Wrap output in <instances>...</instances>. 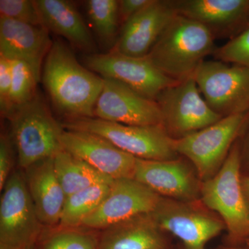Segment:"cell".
Returning <instances> with one entry per match:
<instances>
[{
  "mask_svg": "<svg viewBox=\"0 0 249 249\" xmlns=\"http://www.w3.org/2000/svg\"><path fill=\"white\" fill-rule=\"evenodd\" d=\"M242 185L246 199L249 205V176L242 178Z\"/></svg>",
  "mask_w": 249,
  "mask_h": 249,
  "instance_id": "1f68e13d",
  "label": "cell"
},
{
  "mask_svg": "<svg viewBox=\"0 0 249 249\" xmlns=\"http://www.w3.org/2000/svg\"><path fill=\"white\" fill-rule=\"evenodd\" d=\"M53 158L23 170L36 213L45 229L58 227L67 198L55 173Z\"/></svg>",
  "mask_w": 249,
  "mask_h": 249,
  "instance_id": "d6986e66",
  "label": "cell"
},
{
  "mask_svg": "<svg viewBox=\"0 0 249 249\" xmlns=\"http://www.w3.org/2000/svg\"><path fill=\"white\" fill-rule=\"evenodd\" d=\"M161 197L134 178L114 180L107 197L85 219L81 227L99 232L137 216L150 214Z\"/></svg>",
  "mask_w": 249,
  "mask_h": 249,
  "instance_id": "7c38bea8",
  "label": "cell"
},
{
  "mask_svg": "<svg viewBox=\"0 0 249 249\" xmlns=\"http://www.w3.org/2000/svg\"><path fill=\"white\" fill-rule=\"evenodd\" d=\"M41 24L86 54L96 53L89 29L73 4L66 0H35Z\"/></svg>",
  "mask_w": 249,
  "mask_h": 249,
  "instance_id": "ffe728a7",
  "label": "cell"
},
{
  "mask_svg": "<svg viewBox=\"0 0 249 249\" xmlns=\"http://www.w3.org/2000/svg\"><path fill=\"white\" fill-rule=\"evenodd\" d=\"M112 183L94 185L67 196L58 227H81L85 219L94 213L107 197Z\"/></svg>",
  "mask_w": 249,
  "mask_h": 249,
  "instance_id": "603a6c76",
  "label": "cell"
},
{
  "mask_svg": "<svg viewBox=\"0 0 249 249\" xmlns=\"http://www.w3.org/2000/svg\"><path fill=\"white\" fill-rule=\"evenodd\" d=\"M1 192L0 249L35 248L45 228L36 213L23 170H14Z\"/></svg>",
  "mask_w": 249,
  "mask_h": 249,
  "instance_id": "52a82bcc",
  "label": "cell"
},
{
  "mask_svg": "<svg viewBox=\"0 0 249 249\" xmlns=\"http://www.w3.org/2000/svg\"><path fill=\"white\" fill-rule=\"evenodd\" d=\"M94 118L129 125L163 124L158 104L121 82L103 78V87L94 107Z\"/></svg>",
  "mask_w": 249,
  "mask_h": 249,
  "instance_id": "4fadbf2b",
  "label": "cell"
},
{
  "mask_svg": "<svg viewBox=\"0 0 249 249\" xmlns=\"http://www.w3.org/2000/svg\"><path fill=\"white\" fill-rule=\"evenodd\" d=\"M134 178L162 197L193 201L200 196L197 177L185 160L137 159Z\"/></svg>",
  "mask_w": 249,
  "mask_h": 249,
  "instance_id": "2e32d148",
  "label": "cell"
},
{
  "mask_svg": "<svg viewBox=\"0 0 249 249\" xmlns=\"http://www.w3.org/2000/svg\"><path fill=\"white\" fill-rule=\"evenodd\" d=\"M35 249H98V233L83 227L45 229Z\"/></svg>",
  "mask_w": 249,
  "mask_h": 249,
  "instance_id": "d4e9b609",
  "label": "cell"
},
{
  "mask_svg": "<svg viewBox=\"0 0 249 249\" xmlns=\"http://www.w3.org/2000/svg\"><path fill=\"white\" fill-rule=\"evenodd\" d=\"M67 130L85 131L98 134L123 151L143 160H165L178 158L170 137L163 124L129 125L85 118L61 123Z\"/></svg>",
  "mask_w": 249,
  "mask_h": 249,
  "instance_id": "5b68a950",
  "label": "cell"
},
{
  "mask_svg": "<svg viewBox=\"0 0 249 249\" xmlns=\"http://www.w3.org/2000/svg\"><path fill=\"white\" fill-rule=\"evenodd\" d=\"M52 44L49 31L42 26L0 17V55L27 62L40 78Z\"/></svg>",
  "mask_w": 249,
  "mask_h": 249,
  "instance_id": "ac0fdd59",
  "label": "cell"
},
{
  "mask_svg": "<svg viewBox=\"0 0 249 249\" xmlns=\"http://www.w3.org/2000/svg\"><path fill=\"white\" fill-rule=\"evenodd\" d=\"M229 249H249V247H247V248H231Z\"/></svg>",
  "mask_w": 249,
  "mask_h": 249,
  "instance_id": "e575fe53",
  "label": "cell"
},
{
  "mask_svg": "<svg viewBox=\"0 0 249 249\" xmlns=\"http://www.w3.org/2000/svg\"><path fill=\"white\" fill-rule=\"evenodd\" d=\"M61 143L63 150L112 179L134 178L137 158L98 134L65 129Z\"/></svg>",
  "mask_w": 249,
  "mask_h": 249,
  "instance_id": "5bb4252c",
  "label": "cell"
},
{
  "mask_svg": "<svg viewBox=\"0 0 249 249\" xmlns=\"http://www.w3.org/2000/svg\"><path fill=\"white\" fill-rule=\"evenodd\" d=\"M35 249V248H34V249Z\"/></svg>",
  "mask_w": 249,
  "mask_h": 249,
  "instance_id": "d590c367",
  "label": "cell"
},
{
  "mask_svg": "<svg viewBox=\"0 0 249 249\" xmlns=\"http://www.w3.org/2000/svg\"><path fill=\"white\" fill-rule=\"evenodd\" d=\"M242 149L238 140L232 145L221 168L201 183L200 197L206 207L217 213L232 241L249 236V205L240 175Z\"/></svg>",
  "mask_w": 249,
  "mask_h": 249,
  "instance_id": "277c9868",
  "label": "cell"
},
{
  "mask_svg": "<svg viewBox=\"0 0 249 249\" xmlns=\"http://www.w3.org/2000/svg\"><path fill=\"white\" fill-rule=\"evenodd\" d=\"M11 137L18 156L19 169L53 158L63 150L61 138L65 129L53 117L40 93L29 102L13 108L7 116Z\"/></svg>",
  "mask_w": 249,
  "mask_h": 249,
  "instance_id": "3957f363",
  "label": "cell"
},
{
  "mask_svg": "<svg viewBox=\"0 0 249 249\" xmlns=\"http://www.w3.org/2000/svg\"><path fill=\"white\" fill-rule=\"evenodd\" d=\"M161 197L150 213L162 231L170 232L186 249H206L210 240L226 228L222 219L191 204Z\"/></svg>",
  "mask_w": 249,
  "mask_h": 249,
  "instance_id": "8fae6325",
  "label": "cell"
},
{
  "mask_svg": "<svg viewBox=\"0 0 249 249\" xmlns=\"http://www.w3.org/2000/svg\"><path fill=\"white\" fill-rule=\"evenodd\" d=\"M85 9L95 34L108 52L114 48L121 28L117 0H89Z\"/></svg>",
  "mask_w": 249,
  "mask_h": 249,
  "instance_id": "cb8c5ba5",
  "label": "cell"
},
{
  "mask_svg": "<svg viewBox=\"0 0 249 249\" xmlns=\"http://www.w3.org/2000/svg\"><path fill=\"white\" fill-rule=\"evenodd\" d=\"M41 80L64 121L94 118L103 78L82 65L60 39L53 41L44 61Z\"/></svg>",
  "mask_w": 249,
  "mask_h": 249,
  "instance_id": "6da1fadb",
  "label": "cell"
},
{
  "mask_svg": "<svg viewBox=\"0 0 249 249\" xmlns=\"http://www.w3.org/2000/svg\"><path fill=\"white\" fill-rule=\"evenodd\" d=\"M83 62L85 67L103 78L121 82L154 101L165 88L178 82L160 71L147 56H129L111 50L107 53L86 54Z\"/></svg>",
  "mask_w": 249,
  "mask_h": 249,
  "instance_id": "30bf717a",
  "label": "cell"
},
{
  "mask_svg": "<svg viewBox=\"0 0 249 249\" xmlns=\"http://www.w3.org/2000/svg\"><path fill=\"white\" fill-rule=\"evenodd\" d=\"M178 14L199 22L214 38H233L249 26V0H172Z\"/></svg>",
  "mask_w": 249,
  "mask_h": 249,
  "instance_id": "9a60e30c",
  "label": "cell"
},
{
  "mask_svg": "<svg viewBox=\"0 0 249 249\" xmlns=\"http://www.w3.org/2000/svg\"><path fill=\"white\" fill-rule=\"evenodd\" d=\"M246 242H247V247L249 248V236L247 237V240H245Z\"/></svg>",
  "mask_w": 249,
  "mask_h": 249,
  "instance_id": "836d02e7",
  "label": "cell"
},
{
  "mask_svg": "<svg viewBox=\"0 0 249 249\" xmlns=\"http://www.w3.org/2000/svg\"><path fill=\"white\" fill-rule=\"evenodd\" d=\"M98 249H168V243L150 214H145L99 231Z\"/></svg>",
  "mask_w": 249,
  "mask_h": 249,
  "instance_id": "44dd1931",
  "label": "cell"
},
{
  "mask_svg": "<svg viewBox=\"0 0 249 249\" xmlns=\"http://www.w3.org/2000/svg\"><path fill=\"white\" fill-rule=\"evenodd\" d=\"M213 55L216 60L249 69V26L225 45L217 47Z\"/></svg>",
  "mask_w": 249,
  "mask_h": 249,
  "instance_id": "4316f807",
  "label": "cell"
},
{
  "mask_svg": "<svg viewBox=\"0 0 249 249\" xmlns=\"http://www.w3.org/2000/svg\"><path fill=\"white\" fill-rule=\"evenodd\" d=\"M14 142L11 134L1 132L0 136V191H2L13 173L14 165Z\"/></svg>",
  "mask_w": 249,
  "mask_h": 249,
  "instance_id": "f1b7e54d",
  "label": "cell"
},
{
  "mask_svg": "<svg viewBox=\"0 0 249 249\" xmlns=\"http://www.w3.org/2000/svg\"><path fill=\"white\" fill-rule=\"evenodd\" d=\"M0 17L42 26L35 0H0Z\"/></svg>",
  "mask_w": 249,
  "mask_h": 249,
  "instance_id": "83f0119b",
  "label": "cell"
},
{
  "mask_svg": "<svg viewBox=\"0 0 249 249\" xmlns=\"http://www.w3.org/2000/svg\"><path fill=\"white\" fill-rule=\"evenodd\" d=\"M193 77L206 102L219 115L249 111V69L220 60H205Z\"/></svg>",
  "mask_w": 249,
  "mask_h": 249,
  "instance_id": "ba28073f",
  "label": "cell"
},
{
  "mask_svg": "<svg viewBox=\"0 0 249 249\" xmlns=\"http://www.w3.org/2000/svg\"><path fill=\"white\" fill-rule=\"evenodd\" d=\"M177 14L172 0H151L121 26L118 40L111 50L129 56H147Z\"/></svg>",
  "mask_w": 249,
  "mask_h": 249,
  "instance_id": "e0dca14e",
  "label": "cell"
},
{
  "mask_svg": "<svg viewBox=\"0 0 249 249\" xmlns=\"http://www.w3.org/2000/svg\"><path fill=\"white\" fill-rule=\"evenodd\" d=\"M41 80L27 62L11 60V106L13 108L25 104L36 96L37 85ZM11 113V112H10Z\"/></svg>",
  "mask_w": 249,
  "mask_h": 249,
  "instance_id": "484cf974",
  "label": "cell"
},
{
  "mask_svg": "<svg viewBox=\"0 0 249 249\" xmlns=\"http://www.w3.org/2000/svg\"><path fill=\"white\" fill-rule=\"evenodd\" d=\"M54 167L67 196L94 185L114 182L112 178L62 150L54 157Z\"/></svg>",
  "mask_w": 249,
  "mask_h": 249,
  "instance_id": "7402d4cb",
  "label": "cell"
},
{
  "mask_svg": "<svg viewBox=\"0 0 249 249\" xmlns=\"http://www.w3.org/2000/svg\"><path fill=\"white\" fill-rule=\"evenodd\" d=\"M249 121V111L223 117L215 124L182 138L174 139L178 155L188 159L203 181L213 177L227 159Z\"/></svg>",
  "mask_w": 249,
  "mask_h": 249,
  "instance_id": "8992f818",
  "label": "cell"
},
{
  "mask_svg": "<svg viewBox=\"0 0 249 249\" xmlns=\"http://www.w3.org/2000/svg\"><path fill=\"white\" fill-rule=\"evenodd\" d=\"M206 27L177 14L171 19L147 57L166 76L181 81L194 76L199 65L217 47Z\"/></svg>",
  "mask_w": 249,
  "mask_h": 249,
  "instance_id": "7a4b0ae2",
  "label": "cell"
},
{
  "mask_svg": "<svg viewBox=\"0 0 249 249\" xmlns=\"http://www.w3.org/2000/svg\"><path fill=\"white\" fill-rule=\"evenodd\" d=\"M155 101L161 113L163 127L174 139L198 132L223 118L201 96L193 76L165 88Z\"/></svg>",
  "mask_w": 249,
  "mask_h": 249,
  "instance_id": "9c48e42d",
  "label": "cell"
},
{
  "mask_svg": "<svg viewBox=\"0 0 249 249\" xmlns=\"http://www.w3.org/2000/svg\"><path fill=\"white\" fill-rule=\"evenodd\" d=\"M241 149H242V155L245 154L246 157H247V159L249 160V132L248 135L247 136V138H246L243 148H242V147H241Z\"/></svg>",
  "mask_w": 249,
  "mask_h": 249,
  "instance_id": "d6a6232c",
  "label": "cell"
},
{
  "mask_svg": "<svg viewBox=\"0 0 249 249\" xmlns=\"http://www.w3.org/2000/svg\"><path fill=\"white\" fill-rule=\"evenodd\" d=\"M11 88V60L0 55V109L1 116L5 118L12 110Z\"/></svg>",
  "mask_w": 249,
  "mask_h": 249,
  "instance_id": "f546056e",
  "label": "cell"
},
{
  "mask_svg": "<svg viewBox=\"0 0 249 249\" xmlns=\"http://www.w3.org/2000/svg\"><path fill=\"white\" fill-rule=\"evenodd\" d=\"M151 0H120L119 1V18L121 26L134 15L142 11Z\"/></svg>",
  "mask_w": 249,
  "mask_h": 249,
  "instance_id": "4dcf8cb0",
  "label": "cell"
}]
</instances>
